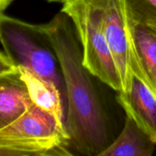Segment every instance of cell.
Listing matches in <instances>:
<instances>
[{"instance_id": "cell-10", "label": "cell", "mask_w": 156, "mask_h": 156, "mask_svg": "<svg viewBox=\"0 0 156 156\" xmlns=\"http://www.w3.org/2000/svg\"><path fill=\"white\" fill-rule=\"evenodd\" d=\"M155 146L150 136L126 116L121 133L99 156H151Z\"/></svg>"}, {"instance_id": "cell-13", "label": "cell", "mask_w": 156, "mask_h": 156, "mask_svg": "<svg viewBox=\"0 0 156 156\" xmlns=\"http://www.w3.org/2000/svg\"><path fill=\"white\" fill-rule=\"evenodd\" d=\"M49 2H62L64 3L67 1H69V0H47Z\"/></svg>"}, {"instance_id": "cell-1", "label": "cell", "mask_w": 156, "mask_h": 156, "mask_svg": "<svg viewBox=\"0 0 156 156\" xmlns=\"http://www.w3.org/2000/svg\"><path fill=\"white\" fill-rule=\"evenodd\" d=\"M44 28L57 53L66 92V127L77 154L99 156L111 144L112 126L95 77L83 64L76 27L64 12L56 14Z\"/></svg>"}, {"instance_id": "cell-8", "label": "cell", "mask_w": 156, "mask_h": 156, "mask_svg": "<svg viewBox=\"0 0 156 156\" xmlns=\"http://www.w3.org/2000/svg\"><path fill=\"white\" fill-rule=\"evenodd\" d=\"M17 68L20 78L28 88L32 101L66 123V105L59 88L53 82L43 79L27 69L21 66Z\"/></svg>"}, {"instance_id": "cell-5", "label": "cell", "mask_w": 156, "mask_h": 156, "mask_svg": "<svg viewBox=\"0 0 156 156\" xmlns=\"http://www.w3.org/2000/svg\"><path fill=\"white\" fill-rule=\"evenodd\" d=\"M105 22L107 41L118 69L122 91L131 89L134 76L147 85L131 30L128 0H105Z\"/></svg>"}, {"instance_id": "cell-4", "label": "cell", "mask_w": 156, "mask_h": 156, "mask_svg": "<svg viewBox=\"0 0 156 156\" xmlns=\"http://www.w3.org/2000/svg\"><path fill=\"white\" fill-rule=\"evenodd\" d=\"M60 12L73 21L82 49L83 64L99 81L120 91L122 82L105 34V0H69Z\"/></svg>"}, {"instance_id": "cell-7", "label": "cell", "mask_w": 156, "mask_h": 156, "mask_svg": "<svg viewBox=\"0 0 156 156\" xmlns=\"http://www.w3.org/2000/svg\"><path fill=\"white\" fill-rule=\"evenodd\" d=\"M117 92L116 99L126 115L132 118L156 144V98L153 93L135 76L129 91Z\"/></svg>"}, {"instance_id": "cell-2", "label": "cell", "mask_w": 156, "mask_h": 156, "mask_svg": "<svg viewBox=\"0 0 156 156\" xmlns=\"http://www.w3.org/2000/svg\"><path fill=\"white\" fill-rule=\"evenodd\" d=\"M2 52L17 66L34 73L59 88L66 105V92L57 53L43 24L0 14Z\"/></svg>"}, {"instance_id": "cell-6", "label": "cell", "mask_w": 156, "mask_h": 156, "mask_svg": "<svg viewBox=\"0 0 156 156\" xmlns=\"http://www.w3.org/2000/svg\"><path fill=\"white\" fill-rule=\"evenodd\" d=\"M33 103L17 66L0 52V129L16 120Z\"/></svg>"}, {"instance_id": "cell-3", "label": "cell", "mask_w": 156, "mask_h": 156, "mask_svg": "<svg viewBox=\"0 0 156 156\" xmlns=\"http://www.w3.org/2000/svg\"><path fill=\"white\" fill-rule=\"evenodd\" d=\"M73 154L66 123L34 103L16 120L0 129V156Z\"/></svg>"}, {"instance_id": "cell-11", "label": "cell", "mask_w": 156, "mask_h": 156, "mask_svg": "<svg viewBox=\"0 0 156 156\" xmlns=\"http://www.w3.org/2000/svg\"><path fill=\"white\" fill-rule=\"evenodd\" d=\"M131 13L140 21L156 29V0H128Z\"/></svg>"}, {"instance_id": "cell-9", "label": "cell", "mask_w": 156, "mask_h": 156, "mask_svg": "<svg viewBox=\"0 0 156 156\" xmlns=\"http://www.w3.org/2000/svg\"><path fill=\"white\" fill-rule=\"evenodd\" d=\"M129 23L147 86L156 98V29L137 19L130 10Z\"/></svg>"}, {"instance_id": "cell-12", "label": "cell", "mask_w": 156, "mask_h": 156, "mask_svg": "<svg viewBox=\"0 0 156 156\" xmlns=\"http://www.w3.org/2000/svg\"><path fill=\"white\" fill-rule=\"evenodd\" d=\"M13 0H0V11L1 13H3L4 11L12 4Z\"/></svg>"}]
</instances>
